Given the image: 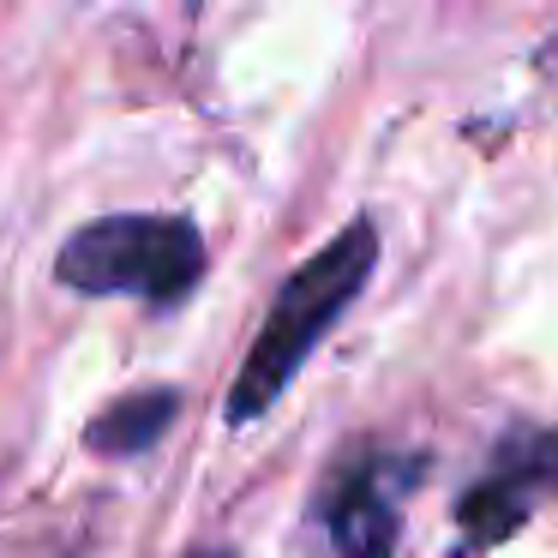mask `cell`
I'll return each instance as SVG.
<instances>
[{"mask_svg":"<svg viewBox=\"0 0 558 558\" xmlns=\"http://www.w3.org/2000/svg\"><path fill=\"white\" fill-rule=\"evenodd\" d=\"M186 558H241L234 546H198V553H186Z\"/></svg>","mask_w":558,"mask_h":558,"instance_id":"obj_6","label":"cell"},{"mask_svg":"<svg viewBox=\"0 0 558 558\" xmlns=\"http://www.w3.org/2000/svg\"><path fill=\"white\" fill-rule=\"evenodd\" d=\"M378 265V229L373 217H354L306 258L301 270H289V282L277 289L265 325H258L253 349H246L241 373L229 385V426H246L294 385V373L306 366V354L325 342V330L337 325L342 313L354 306V294L366 289Z\"/></svg>","mask_w":558,"mask_h":558,"instance_id":"obj_1","label":"cell"},{"mask_svg":"<svg viewBox=\"0 0 558 558\" xmlns=\"http://www.w3.org/2000/svg\"><path fill=\"white\" fill-rule=\"evenodd\" d=\"M558 498V426L546 433H510L493 450L486 474L462 493V553L498 546L522 529L541 505Z\"/></svg>","mask_w":558,"mask_h":558,"instance_id":"obj_4","label":"cell"},{"mask_svg":"<svg viewBox=\"0 0 558 558\" xmlns=\"http://www.w3.org/2000/svg\"><path fill=\"white\" fill-rule=\"evenodd\" d=\"M210 253L205 234L186 217H150V210H133V217H97L61 246L54 258V277L73 294H126V301H150V306H174L198 289Z\"/></svg>","mask_w":558,"mask_h":558,"instance_id":"obj_2","label":"cell"},{"mask_svg":"<svg viewBox=\"0 0 558 558\" xmlns=\"http://www.w3.org/2000/svg\"><path fill=\"white\" fill-rule=\"evenodd\" d=\"M174 414H181V397H174V390H133V397H121L114 409H102L85 438L102 457H138V450L157 445Z\"/></svg>","mask_w":558,"mask_h":558,"instance_id":"obj_5","label":"cell"},{"mask_svg":"<svg viewBox=\"0 0 558 558\" xmlns=\"http://www.w3.org/2000/svg\"><path fill=\"white\" fill-rule=\"evenodd\" d=\"M421 457H402L385 445H361L354 457L337 462L325 498H318V522L337 558H397L402 534V498L414 493Z\"/></svg>","mask_w":558,"mask_h":558,"instance_id":"obj_3","label":"cell"}]
</instances>
